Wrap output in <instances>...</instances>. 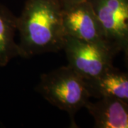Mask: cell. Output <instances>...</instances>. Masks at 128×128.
<instances>
[{"label":"cell","mask_w":128,"mask_h":128,"mask_svg":"<svg viewBox=\"0 0 128 128\" xmlns=\"http://www.w3.org/2000/svg\"><path fill=\"white\" fill-rule=\"evenodd\" d=\"M60 0H26L17 17L19 57L31 58L63 49L65 33Z\"/></svg>","instance_id":"1"},{"label":"cell","mask_w":128,"mask_h":128,"mask_svg":"<svg viewBox=\"0 0 128 128\" xmlns=\"http://www.w3.org/2000/svg\"><path fill=\"white\" fill-rule=\"evenodd\" d=\"M37 90L51 105L66 111L72 122L91 98L86 80L68 65L42 75Z\"/></svg>","instance_id":"2"},{"label":"cell","mask_w":128,"mask_h":128,"mask_svg":"<svg viewBox=\"0 0 128 128\" xmlns=\"http://www.w3.org/2000/svg\"><path fill=\"white\" fill-rule=\"evenodd\" d=\"M68 66L85 80H90L113 67L115 56L108 47L66 36L63 49Z\"/></svg>","instance_id":"3"},{"label":"cell","mask_w":128,"mask_h":128,"mask_svg":"<svg viewBox=\"0 0 128 128\" xmlns=\"http://www.w3.org/2000/svg\"><path fill=\"white\" fill-rule=\"evenodd\" d=\"M110 49L117 55L128 48V0H89Z\"/></svg>","instance_id":"4"},{"label":"cell","mask_w":128,"mask_h":128,"mask_svg":"<svg viewBox=\"0 0 128 128\" xmlns=\"http://www.w3.org/2000/svg\"><path fill=\"white\" fill-rule=\"evenodd\" d=\"M63 26L66 36L110 49L100 22L89 0L64 9Z\"/></svg>","instance_id":"5"},{"label":"cell","mask_w":128,"mask_h":128,"mask_svg":"<svg viewBox=\"0 0 128 128\" xmlns=\"http://www.w3.org/2000/svg\"><path fill=\"white\" fill-rule=\"evenodd\" d=\"M89 100L86 105L98 128H128V103L113 98Z\"/></svg>","instance_id":"6"},{"label":"cell","mask_w":128,"mask_h":128,"mask_svg":"<svg viewBox=\"0 0 128 128\" xmlns=\"http://www.w3.org/2000/svg\"><path fill=\"white\" fill-rule=\"evenodd\" d=\"M90 97H109L128 103V70L112 67L100 77L86 80Z\"/></svg>","instance_id":"7"},{"label":"cell","mask_w":128,"mask_h":128,"mask_svg":"<svg viewBox=\"0 0 128 128\" xmlns=\"http://www.w3.org/2000/svg\"><path fill=\"white\" fill-rule=\"evenodd\" d=\"M17 17L6 7L0 5V67H4L19 56L18 44L15 41Z\"/></svg>","instance_id":"8"},{"label":"cell","mask_w":128,"mask_h":128,"mask_svg":"<svg viewBox=\"0 0 128 128\" xmlns=\"http://www.w3.org/2000/svg\"><path fill=\"white\" fill-rule=\"evenodd\" d=\"M85 1H88V0H60L64 9L68 8V7L73 6V5L76 4L80 3V2H85Z\"/></svg>","instance_id":"9"},{"label":"cell","mask_w":128,"mask_h":128,"mask_svg":"<svg viewBox=\"0 0 128 128\" xmlns=\"http://www.w3.org/2000/svg\"><path fill=\"white\" fill-rule=\"evenodd\" d=\"M124 61H125V65H126V67L128 68V48H127L126 50L124 51Z\"/></svg>","instance_id":"10"}]
</instances>
